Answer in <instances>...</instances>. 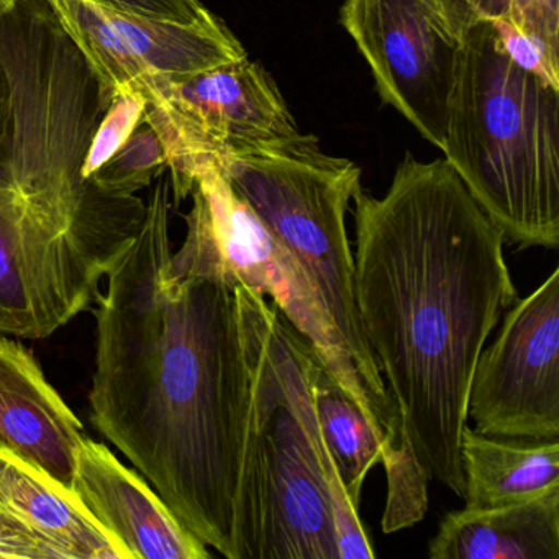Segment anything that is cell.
<instances>
[{
  "label": "cell",
  "mask_w": 559,
  "mask_h": 559,
  "mask_svg": "<svg viewBox=\"0 0 559 559\" xmlns=\"http://www.w3.org/2000/svg\"><path fill=\"white\" fill-rule=\"evenodd\" d=\"M15 2H17V0H0V15H4L5 12L11 11Z\"/></svg>",
  "instance_id": "cell-27"
},
{
  "label": "cell",
  "mask_w": 559,
  "mask_h": 559,
  "mask_svg": "<svg viewBox=\"0 0 559 559\" xmlns=\"http://www.w3.org/2000/svg\"><path fill=\"white\" fill-rule=\"evenodd\" d=\"M312 394L326 450L349 499L359 509L366 476L385 460L384 440L320 362L313 372Z\"/></svg>",
  "instance_id": "cell-19"
},
{
  "label": "cell",
  "mask_w": 559,
  "mask_h": 559,
  "mask_svg": "<svg viewBox=\"0 0 559 559\" xmlns=\"http://www.w3.org/2000/svg\"><path fill=\"white\" fill-rule=\"evenodd\" d=\"M171 209V182L159 178L107 273L91 421L192 535L240 559L251 385L237 293L175 270Z\"/></svg>",
  "instance_id": "cell-1"
},
{
  "label": "cell",
  "mask_w": 559,
  "mask_h": 559,
  "mask_svg": "<svg viewBox=\"0 0 559 559\" xmlns=\"http://www.w3.org/2000/svg\"><path fill=\"white\" fill-rule=\"evenodd\" d=\"M127 247L61 224L0 186V335L41 340L67 326L97 302Z\"/></svg>",
  "instance_id": "cell-8"
},
{
  "label": "cell",
  "mask_w": 559,
  "mask_h": 559,
  "mask_svg": "<svg viewBox=\"0 0 559 559\" xmlns=\"http://www.w3.org/2000/svg\"><path fill=\"white\" fill-rule=\"evenodd\" d=\"M97 5L156 76H192L248 58L238 38L221 19L211 25H179Z\"/></svg>",
  "instance_id": "cell-17"
},
{
  "label": "cell",
  "mask_w": 559,
  "mask_h": 559,
  "mask_svg": "<svg viewBox=\"0 0 559 559\" xmlns=\"http://www.w3.org/2000/svg\"><path fill=\"white\" fill-rule=\"evenodd\" d=\"M9 119H11V107H9L8 78L4 68L0 64V171L4 165L5 146H8Z\"/></svg>",
  "instance_id": "cell-26"
},
{
  "label": "cell",
  "mask_w": 559,
  "mask_h": 559,
  "mask_svg": "<svg viewBox=\"0 0 559 559\" xmlns=\"http://www.w3.org/2000/svg\"><path fill=\"white\" fill-rule=\"evenodd\" d=\"M352 201L356 306L402 441L430 479L463 499L474 369L519 299L506 237L444 158L407 155L382 198L361 186Z\"/></svg>",
  "instance_id": "cell-2"
},
{
  "label": "cell",
  "mask_w": 559,
  "mask_h": 559,
  "mask_svg": "<svg viewBox=\"0 0 559 559\" xmlns=\"http://www.w3.org/2000/svg\"><path fill=\"white\" fill-rule=\"evenodd\" d=\"M490 25L513 63L559 90V0H506Z\"/></svg>",
  "instance_id": "cell-20"
},
{
  "label": "cell",
  "mask_w": 559,
  "mask_h": 559,
  "mask_svg": "<svg viewBox=\"0 0 559 559\" xmlns=\"http://www.w3.org/2000/svg\"><path fill=\"white\" fill-rule=\"evenodd\" d=\"M145 110V97L133 91H122L110 100L109 109L104 114L99 129L94 135L84 165V178L90 179V176L127 142L133 130L143 122Z\"/></svg>",
  "instance_id": "cell-22"
},
{
  "label": "cell",
  "mask_w": 559,
  "mask_h": 559,
  "mask_svg": "<svg viewBox=\"0 0 559 559\" xmlns=\"http://www.w3.org/2000/svg\"><path fill=\"white\" fill-rule=\"evenodd\" d=\"M168 169L165 148L155 130L140 123L127 142L90 176L91 181L116 195H135Z\"/></svg>",
  "instance_id": "cell-21"
},
{
  "label": "cell",
  "mask_w": 559,
  "mask_h": 559,
  "mask_svg": "<svg viewBox=\"0 0 559 559\" xmlns=\"http://www.w3.org/2000/svg\"><path fill=\"white\" fill-rule=\"evenodd\" d=\"M0 520L37 543L47 559H130L73 490L2 450Z\"/></svg>",
  "instance_id": "cell-14"
},
{
  "label": "cell",
  "mask_w": 559,
  "mask_h": 559,
  "mask_svg": "<svg viewBox=\"0 0 559 559\" xmlns=\"http://www.w3.org/2000/svg\"><path fill=\"white\" fill-rule=\"evenodd\" d=\"M214 168L302 267L348 346L389 441L397 450L407 448L356 306L346 214L361 188V169L349 159L326 155L316 136L302 133L224 153Z\"/></svg>",
  "instance_id": "cell-6"
},
{
  "label": "cell",
  "mask_w": 559,
  "mask_h": 559,
  "mask_svg": "<svg viewBox=\"0 0 559 559\" xmlns=\"http://www.w3.org/2000/svg\"><path fill=\"white\" fill-rule=\"evenodd\" d=\"M431 559H559V487L523 502L448 512Z\"/></svg>",
  "instance_id": "cell-15"
},
{
  "label": "cell",
  "mask_w": 559,
  "mask_h": 559,
  "mask_svg": "<svg viewBox=\"0 0 559 559\" xmlns=\"http://www.w3.org/2000/svg\"><path fill=\"white\" fill-rule=\"evenodd\" d=\"M127 15L179 25H211L218 21L201 0H94Z\"/></svg>",
  "instance_id": "cell-24"
},
{
  "label": "cell",
  "mask_w": 559,
  "mask_h": 559,
  "mask_svg": "<svg viewBox=\"0 0 559 559\" xmlns=\"http://www.w3.org/2000/svg\"><path fill=\"white\" fill-rule=\"evenodd\" d=\"M0 64L11 107L0 186L61 224L130 245L146 204L84 178L107 107L96 71L48 0H17L0 15Z\"/></svg>",
  "instance_id": "cell-4"
},
{
  "label": "cell",
  "mask_w": 559,
  "mask_h": 559,
  "mask_svg": "<svg viewBox=\"0 0 559 559\" xmlns=\"http://www.w3.org/2000/svg\"><path fill=\"white\" fill-rule=\"evenodd\" d=\"M444 34L460 41L484 22L502 14L506 0H421Z\"/></svg>",
  "instance_id": "cell-23"
},
{
  "label": "cell",
  "mask_w": 559,
  "mask_h": 559,
  "mask_svg": "<svg viewBox=\"0 0 559 559\" xmlns=\"http://www.w3.org/2000/svg\"><path fill=\"white\" fill-rule=\"evenodd\" d=\"M83 421L22 343L0 335V450L73 490Z\"/></svg>",
  "instance_id": "cell-13"
},
{
  "label": "cell",
  "mask_w": 559,
  "mask_h": 559,
  "mask_svg": "<svg viewBox=\"0 0 559 559\" xmlns=\"http://www.w3.org/2000/svg\"><path fill=\"white\" fill-rule=\"evenodd\" d=\"M460 453L469 509L523 502L559 487V440L489 437L466 425Z\"/></svg>",
  "instance_id": "cell-16"
},
{
  "label": "cell",
  "mask_w": 559,
  "mask_h": 559,
  "mask_svg": "<svg viewBox=\"0 0 559 559\" xmlns=\"http://www.w3.org/2000/svg\"><path fill=\"white\" fill-rule=\"evenodd\" d=\"M143 122L162 140L176 204L224 153L300 133L273 78L248 58L192 76L162 78Z\"/></svg>",
  "instance_id": "cell-9"
},
{
  "label": "cell",
  "mask_w": 559,
  "mask_h": 559,
  "mask_svg": "<svg viewBox=\"0 0 559 559\" xmlns=\"http://www.w3.org/2000/svg\"><path fill=\"white\" fill-rule=\"evenodd\" d=\"M191 198L192 207L186 215L188 234L181 248L173 251L175 270L185 276L251 287L271 297L287 322L312 346L320 365L381 435L385 474L395 473L414 460L412 450H397L389 441L348 346L302 267L267 234L217 169H205L199 176Z\"/></svg>",
  "instance_id": "cell-7"
},
{
  "label": "cell",
  "mask_w": 559,
  "mask_h": 559,
  "mask_svg": "<svg viewBox=\"0 0 559 559\" xmlns=\"http://www.w3.org/2000/svg\"><path fill=\"white\" fill-rule=\"evenodd\" d=\"M340 22L368 61L381 99L443 148L460 41L421 0H345Z\"/></svg>",
  "instance_id": "cell-11"
},
{
  "label": "cell",
  "mask_w": 559,
  "mask_h": 559,
  "mask_svg": "<svg viewBox=\"0 0 559 559\" xmlns=\"http://www.w3.org/2000/svg\"><path fill=\"white\" fill-rule=\"evenodd\" d=\"M73 492L120 543L130 559H211L145 477L120 463L104 443L84 438Z\"/></svg>",
  "instance_id": "cell-12"
},
{
  "label": "cell",
  "mask_w": 559,
  "mask_h": 559,
  "mask_svg": "<svg viewBox=\"0 0 559 559\" xmlns=\"http://www.w3.org/2000/svg\"><path fill=\"white\" fill-rule=\"evenodd\" d=\"M441 152L506 240L559 247V90L513 63L489 22L461 40Z\"/></svg>",
  "instance_id": "cell-5"
},
{
  "label": "cell",
  "mask_w": 559,
  "mask_h": 559,
  "mask_svg": "<svg viewBox=\"0 0 559 559\" xmlns=\"http://www.w3.org/2000/svg\"><path fill=\"white\" fill-rule=\"evenodd\" d=\"M467 418L489 437L559 440V267L506 310L477 359Z\"/></svg>",
  "instance_id": "cell-10"
},
{
  "label": "cell",
  "mask_w": 559,
  "mask_h": 559,
  "mask_svg": "<svg viewBox=\"0 0 559 559\" xmlns=\"http://www.w3.org/2000/svg\"><path fill=\"white\" fill-rule=\"evenodd\" d=\"M0 559H47L37 543L0 520Z\"/></svg>",
  "instance_id": "cell-25"
},
{
  "label": "cell",
  "mask_w": 559,
  "mask_h": 559,
  "mask_svg": "<svg viewBox=\"0 0 559 559\" xmlns=\"http://www.w3.org/2000/svg\"><path fill=\"white\" fill-rule=\"evenodd\" d=\"M251 408L240 559H372L371 539L320 433L319 358L260 290L235 286Z\"/></svg>",
  "instance_id": "cell-3"
},
{
  "label": "cell",
  "mask_w": 559,
  "mask_h": 559,
  "mask_svg": "<svg viewBox=\"0 0 559 559\" xmlns=\"http://www.w3.org/2000/svg\"><path fill=\"white\" fill-rule=\"evenodd\" d=\"M48 4L96 71L107 109L122 91L142 94L146 104L155 100L162 76L140 60L94 0H48Z\"/></svg>",
  "instance_id": "cell-18"
}]
</instances>
